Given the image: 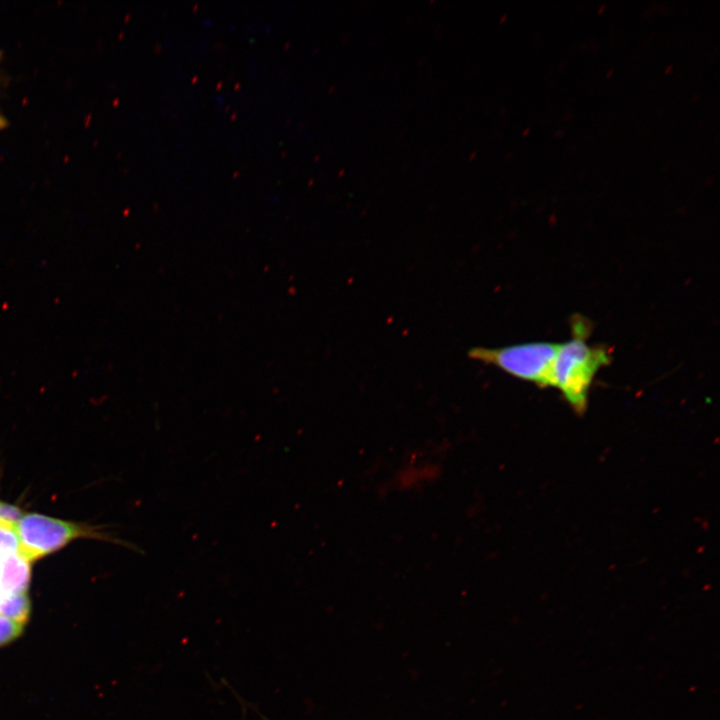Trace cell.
<instances>
[{
	"label": "cell",
	"mask_w": 720,
	"mask_h": 720,
	"mask_svg": "<svg viewBox=\"0 0 720 720\" xmlns=\"http://www.w3.org/2000/svg\"><path fill=\"white\" fill-rule=\"evenodd\" d=\"M573 336L559 343L554 361L552 387L557 388L576 412L586 409L588 393L598 371L611 361L605 345L587 342L590 326L583 318L573 320Z\"/></svg>",
	"instance_id": "cell-1"
},
{
	"label": "cell",
	"mask_w": 720,
	"mask_h": 720,
	"mask_svg": "<svg viewBox=\"0 0 720 720\" xmlns=\"http://www.w3.org/2000/svg\"><path fill=\"white\" fill-rule=\"evenodd\" d=\"M559 343L535 341L503 347L474 346L470 360L494 366L506 374L541 387H552L554 361Z\"/></svg>",
	"instance_id": "cell-2"
},
{
	"label": "cell",
	"mask_w": 720,
	"mask_h": 720,
	"mask_svg": "<svg viewBox=\"0 0 720 720\" xmlns=\"http://www.w3.org/2000/svg\"><path fill=\"white\" fill-rule=\"evenodd\" d=\"M18 552L30 562L51 554L72 540L89 536L90 529L37 513L23 514L15 525Z\"/></svg>",
	"instance_id": "cell-3"
},
{
	"label": "cell",
	"mask_w": 720,
	"mask_h": 720,
	"mask_svg": "<svg viewBox=\"0 0 720 720\" xmlns=\"http://www.w3.org/2000/svg\"><path fill=\"white\" fill-rule=\"evenodd\" d=\"M31 580V562L19 552L7 553L0 564V595L25 593Z\"/></svg>",
	"instance_id": "cell-4"
},
{
	"label": "cell",
	"mask_w": 720,
	"mask_h": 720,
	"mask_svg": "<svg viewBox=\"0 0 720 720\" xmlns=\"http://www.w3.org/2000/svg\"><path fill=\"white\" fill-rule=\"evenodd\" d=\"M31 601L27 594L0 595V614L25 624L30 616Z\"/></svg>",
	"instance_id": "cell-5"
},
{
	"label": "cell",
	"mask_w": 720,
	"mask_h": 720,
	"mask_svg": "<svg viewBox=\"0 0 720 720\" xmlns=\"http://www.w3.org/2000/svg\"><path fill=\"white\" fill-rule=\"evenodd\" d=\"M24 625L0 614V647L18 638L23 632Z\"/></svg>",
	"instance_id": "cell-6"
},
{
	"label": "cell",
	"mask_w": 720,
	"mask_h": 720,
	"mask_svg": "<svg viewBox=\"0 0 720 720\" xmlns=\"http://www.w3.org/2000/svg\"><path fill=\"white\" fill-rule=\"evenodd\" d=\"M19 540L15 525L0 522V553L18 552Z\"/></svg>",
	"instance_id": "cell-7"
},
{
	"label": "cell",
	"mask_w": 720,
	"mask_h": 720,
	"mask_svg": "<svg viewBox=\"0 0 720 720\" xmlns=\"http://www.w3.org/2000/svg\"><path fill=\"white\" fill-rule=\"evenodd\" d=\"M22 516L23 511L20 508L0 501V522L16 525Z\"/></svg>",
	"instance_id": "cell-8"
},
{
	"label": "cell",
	"mask_w": 720,
	"mask_h": 720,
	"mask_svg": "<svg viewBox=\"0 0 720 720\" xmlns=\"http://www.w3.org/2000/svg\"><path fill=\"white\" fill-rule=\"evenodd\" d=\"M8 125V122L4 116L0 114V129L5 128Z\"/></svg>",
	"instance_id": "cell-9"
}]
</instances>
